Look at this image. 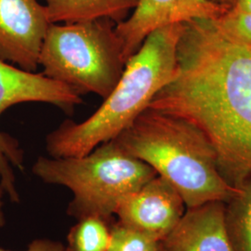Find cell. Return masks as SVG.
I'll use <instances>...</instances> for the list:
<instances>
[{
    "instance_id": "obj_1",
    "label": "cell",
    "mask_w": 251,
    "mask_h": 251,
    "mask_svg": "<svg viewBox=\"0 0 251 251\" xmlns=\"http://www.w3.org/2000/svg\"><path fill=\"white\" fill-rule=\"evenodd\" d=\"M177 74L148 108L198 126L215 148L222 176L234 188L251 175V47L215 20L184 23Z\"/></svg>"
},
{
    "instance_id": "obj_2",
    "label": "cell",
    "mask_w": 251,
    "mask_h": 251,
    "mask_svg": "<svg viewBox=\"0 0 251 251\" xmlns=\"http://www.w3.org/2000/svg\"><path fill=\"white\" fill-rule=\"evenodd\" d=\"M184 24L153 31L126 63L117 86L86 120H64L46 137L51 157L83 156L114 140L151 103L177 74V48Z\"/></svg>"
},
{
    "instance_id": "obj_3",
    "label": "cell",
    "mask_w": 251,
    "mask_h": 251,
    "mask_svg": "<svg viewBox=\"0 0 251 251\" xmlns=\"http://www.w3.org/2000/svg\"><path fill=\"white\" fill-rule=\"evenodd\" d=\"M114 141L170 181L186 208L227 203L237 192L222 176L210 140L185 118L147 108Z\"/></svg>"
},
{
    "instance_id": "obj_4",
    "label": "cell",
    "mask_w": 251,
    "mask_h": 251,
    "mask_svg": "<svg viewBox=\"0 0 251 251\" xmlns=\"http://www.w3.org/2000/svg\"><path fill=\"white\" fill-rule=\"evenodd\" d=\"M32 172L47 184L72 192L66 212L77 221L90 216L113 220L126 197L157 176L152 167L126 153L114 140L83 156L40 155Z\"/></svg>"
},
{
    "instance_id": "obj_5",
    "label": "cell",
    "mask_w": 251,
    "mask_h": 251,
    "mask_svg": "<svg viewBox=\"0 0 251 251\" xmlns=\"http://www.w3.org/2000/svg\"><path fill=\"white\" fill-rule=\"evenodd\" d=\"M116 25L108 19L50 24L39 54L42 74L80 95L93 93L106 99L126 63Z\"/></svg>"
},
{
    "instance_id": "obj_6",
    "label": "cell",
    "mask_w": 251,
    "mask_h": 251,
    "mask_svg": "<svg viewBox=\"0 0 251 251\" xmlns=\"http://www.w3.org/2000/svg\"><path fill=\"white\" fill-rule=\"evenodd\" d=\"M24 102H44L71 113L82 103V98L75 90L42 73L27 72L0 60V117ZM13 167L24 170V151L16 139L0 130V186L11 202L19 203Z\"/></svg>"
},
{
    "instance_id": "obj_7",
    "label": "cell",
    "mask_w": 251,
    "mask_h": 251,
    "mask_svg": "<svg viewBox=\"0 0 251 251\" xmlns=\"http://www.w3.org/2000/svg\"><path fill=\"white\" fill-rule=\"evenodd\" d=\"M50 25L39 0H0V60L36 72Z\"/></svg>"
},
{
    "instance_id": "obj_8",
    "label": "cell",
    "mask_w": 251,
    "mask_h": 251,
    "mask_svg": "<svg viewBox=\"0 0 251 251\" xmlns=\"http://www.w3.org/2000/svg\"><path fill=\"white\" fill-rule=\"evenodd\" d=\"M229 9L208 0H140L129 17L116 25L124 59L127 62L159 28L197 19L216 20Z\"/></svg>"
},
{
    "instance_id": "obj_9",
    "label": "cell",
    "mask_w": 251,
    "mask_h": 251,
    "mask_svg": "<svg viewBox=\"0 0 251 251\" xmlns=\"http://www.w3.org/2000/svg\"><path fill=\"white\" fill-rule=\"evenodd\" d=\"M186 211L183 198L157 175L117 206V221L161 241L173 231Z\"/></svg>"
},
{
    "instance_id": "obj_10",
    "label": "cell",
    "mask_w": 251,
    "mask_h": 251,
    "mask_svg": "<svg viewBox=\"0 0 251 251\" xmlns=\"http://www.w3.org/2000/svg\"><path fill=\"white\" fill-rule=\"evenodd\" d=\"M225 203L186 208L179 224L160 241L159 251H233L225 224Z\"/></svg>"
},
{
    "instance_id": "obj_11",
    "label": "cell",
    "mask_w": 251,
    "mask_h": 251,
    "mask_svg": "<svg viewBox=\"0 0 251 251\" xmlns=\"http://www.w3.org/2000/svg\"><path fill=\"white\" fill-rule=\"evenodd\" d=\"M50 24L108 19L118 25L129 17L140 0H41Z\"/></svg>"
},
{
    "instance_id": "obj_12",
    "label": "cell",
    "mask_w": 251,
    "mask_h": 251,
    "mask_svg": "<svg viewBox=\"0 0 251 251\" xmlns=\"http://www.w3.org/2000/svg\"><path fill=\"white\" fill-rule=\"evenodd\" d=\"M225 203V224L233 251H251V175Z\"/></svg>"
},
{
    "instance_id": "obj_13",
    "label": "cell",
    "mask_w": 251,
    "mask_h": 251,
    "mask_svg": "<svg viewBox=\"0 0 251 251\" xmlns=\"http://www.w3.org/2000/svg\"><path fill=\"white\" fill-rule=\"evenodd\" d=\"M114 221L98 216L78 220L67 233L65 251H107Z\"/></svg>"
},
{
    "instance_id": "obj_14",
    "label": "cell",
    "mask_w": 251,
    "mask_h": 251,
    "mask_svg": "<svg viewBox=\"0 0 251 251\" xmlns=\"http://www.w3.org/2000/svg\"><path fill=\"white\" fill-rule=\"evenodd\" d=\"M160 241L114 221L107 251H159Z\"/></svg>"
},
{
    "instance_id": "obj_15",
    "label": "cell",
    "mask_w": 251,
    "mask_h": 251,
    "mask_svg": "<svg viewBox=\"0 0 251 251\" xmlns=\"http://www.w3.org/2000/svg\"><path fill=\"white\" fill-rule=\"evenodd\" d=\"M215 23L227 36L251 47V13L232 7Z\"/></svg>"
},
{
    "instance_id": "obj_16",
    "label": "cell",
    "mask_w": 251,
    "mask_h": 251,
    "mask_svg": "<svg viewBox=\"0 0 251 251\" xmlns=\"http://www.w3.org/2000/svg\"><path fill=\"white\" fill-rule=\"evenodd\" d=\"M0 251H12L0 249ZM23 251H65V245L61 241L49 238H36L28 245L26 250Z\"/></svg>"
},
{
    "instance_id": "obj_17",
    "label": "cell",
    "mask_w": 251,
    "mask_h": 251,
    "mask_svg": "<svg viewBox=\"0 0 251 251\" xmlns=\"http://www.w3.org/2000/svg\"><path fill=\"white\" fill-rule=\"evenodd\" d=\"M4 191L2 187L0 186V228L4 227L6 225V216L4 212V202H3V198H4Z\"/></svg>"
},
{
    "instance_id": "obj_18",
    "label": "cell",
    "mask_w": 251,
    "mask_h": 251,
    "mask_svg": "<svg viewBox=\"0 0 251 251\" xmlns=\"http://www.w3.org/2000/svg\"><path fill=\"white\" fill-rule=\"evenodd\" d=\"M234 8L251 13V0H236Z\"/></svg>"
},
{
    "instance_id": "obj_19",
    "label": "cell",
    "mask_w": 251,
    "mask_h": 251,
    "mask_svg": "<svg viewBox=\"0 0 251 251\" xmlns=\"http://www.w3.org/2000/svg\"><path fill=\"white\" fill-rule=\"evenodd\" d=\"M208 1L217 4V5H220V6L227 7V8H232L236 2V0H208Z\"/></svg>"
}]
</instances>
